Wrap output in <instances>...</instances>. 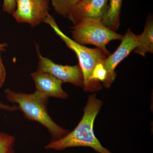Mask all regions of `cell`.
<instances>
[{
	"label": "cell",
	"mask_w": 153,
	"mask_h": 153,
	"mask_svg": "<svg viewBox=\"0 0 153 153\" xmlns=\"http://www.w3.org/2000/svg\"><path fill=\"white\" fill-rule=\"evenodd\" d=\"M103 104L96 94L89 95L82 119L76 128L60 139L51 140L45 146V149L60 151L68 148L86 147L98 153H112L102 145L94 131V121Z\"/></svg>",
	"instance_id": "obj_1"
},
{
	"label": "cell",
	"mask_w": 153,
	"mask_h": 153,
	"mask_svg": "<svg viewBox=\"0 0 153 153\" xmlns=\"http://www.w3.org/2000/svg\"><path fill=\"white\" fill-rule=\"evenodd\" d=\"M7 100L18 105L19 109L29 120L37 122L46 127L52 140L60 139L69 132L55 123L48 114L49 97L35 91L32 94L15 92L7 88L4 90Z\"/></svg>",
	"instance_id": "obj_2"
},
{
	"label": "cell",
	"mask_w": 153,
	"mask_h": 153,
	"mask_svg": "<svg viewBox=\"0 0 153 153\" xmlns=\"http://www.w3.org/2000/svg\"><path fill=\"white\" fill-rule=\"evenodd\" d=\"M44 22L49 25L66 46L76 54L83 74L82 88L84 92L92 93L101 90L102 88L101 84L93 80L92 73L96 66L101 63L107 56L98 48H88L78 44L69 38L60 30L55 19L49 14Z\"/></svg>",
	"instance_id": "obj_3"
},
{
	"label": "cell",
	"mask_w": 153,
	"mask_h": 153,
	"mask_svg": "<svg viewBox=\"0 0 153 153\" xmlns=\"http://www.w3.org/2000/svg\"><path fill=\"white\" fill-rule=\"evenodd\" d=\"M71 39L80 45H92L101 49L107 56L111 53L106 48L111 41L121 40L123 36L106 27L101 21L85 19L70 28Z\"/></svg>",
	"instance_id": "obj_4"
},
{
	"label": "cell",
	"mask_w": 153,
	"mask_h": 153,
	"mask_svg": "<svg viewBox=\"0 0 153 153\" xmlns=\"http://www.w3.org/2000/svg\"><path fill=\"white\" fill-rule=\"evenodd\" d=\"M36 50L38 59L37 71L52 74L63 83L68 82L77 87H83V74L79 65L64 66L57 64L49 58L43 57L37 44Z\"/></svg>",
	"instance_id": "obj_5"
},
{
	"label": "cell",
	"mask_w": 153,
	"mask_h": 153,
	"mask_svg": "<svg viewBox=\"0 0 153 153\" xmlns=\"http://www.w3.org/2000/svg\"><path fill=\"white\" fill-rule=\"evenodd\" d=\"M49 10V0H16L13 16L18 23L29 24L34 27L44 22Z\"/></svg>",
	"instance_id": "obj_6"
},
{
	"label": "cell",
	"mask_w": 153,
	"mask_h": 153,
	"mask_svg": "<svg viewBox=\"0 0 153 153\" xmlns=\"http://www.w3.org/2000/svg\"><path fill=\"white\" fill-rule=\"evenodd\" d=\"M120 45L112 54L102 61L107 72L106 79L102 83L105 88L111 87L117 76L115 68L118 64L128 57L136 47L137 35L128 28L121 40Z\"/></svg>",
	"instance_id": "obj_7"
},
{
	"label": "cell",
	"mask_w": 153,
	"mask_h": 153,
	"mask_svg": "<svg viewBox=\"0 0 153 153\" xmlns=\"http://www.w3.org/2000/svg\"><path fill=\"white\" fill-rule=\"evenodd\" d=\"M108 0H81L69 12L67 18L73 25L85 19L102 21L107 9Z\"/></svg>",
	"instance_id": "obj_8"
},
{
	"label": "cell",
	"mask_w": 153,
	"mask_h": 153,
	"mask_svg": "<svg viewBox=\"0 0 153 153\" xmlns=\"http://www.w3.org/2000/svg\"><path fill=\"white\" fill-rule=\"evenodd\" d=\"M35 82L36 92L48 97L66 99L68 95L63 90V82L47 72L36 71L31 74Z\"/></svg>",
	"instance_id": "obj_9"
},
{
	"label": "cell",
	"mask_w": 153,
	"mask_h": 153,
	"mask_svg": "<svg viewBox=\"0 0 153 153\" xmlns=\"http://www.w3.org/2000/svg\"><path fill=\"white\" fill-rule=\"evenodd\" d=\"M133 51L144 57L147 53H153V20L151 15L148 17L142 33L137 35L136 47Z\"/></svg>",
	"instance_id": "obj_10"
},
{
	"label": "cell",
	"mask_w": 153,
	"mask_h": 153,
	"mask_svg": "<svg viewBox=\"0 0 153 153\" xmlns=\"http://www.w3.org/2000/svg\"><path fill=\"white\" fill-rule=\"evenodd\" d=\"M123 0H108L107 9L102 22L114 32L120 25L121 11Z\"/></svg>",
	"instance_id": "obj_11"
},
{
	"label": "cell",
	"mask_w": 153,
	"mask_h": 153,
	"mask_svg": "<svg viewBox=\"0 0 153 153\" xmlns=\"http://www.w3.org/2000/svg\"><path fill=\"white\" fill-rule=\"evenodd\" d=\"M81 0H50L56 13L67 18L71 9Z\"/></svg>",
	"instance_id": "obj_12"
},
{
	"label": "cell",
	"mask_w": 153,
	"mask_h": 153,
	"mask_svg": "<svg viewBox=\"0 0 153 153\" xmlns=\"http://www.w3.org/2000/svg\"><path fill=\"white\" fill-rule=\"evenodd\" d=\"M15 142L16 138L13 136L0 132V153H15Z\"/></svg>",
	"instance_id": "obj_13"
},
{
	"label": "cell",
	"mask_w": 153,
	"mask_h": 153,
	"mask_svg": "<svg viewBox=\"0 0 153 153\" xmlns=\"http://www.w3.org/2000/svg\"><path fill=\"white\" fill-rule=\"evenodd\" d=\"M107 76V72L102 63H98L94 69L92 73V79L95 82L102 83L105 81Z\"/></svg>",
	"instance_id": "obj_14"
},
{
	"label": "cell",
	"mask_w": 153,
	"mask_h": 153,
	"mask_svg": "<svg viewBox=\"0 0 153 153\" xmlns=\"http://www.w3.org/2000/svg\"><path fill=\"white\" fill-rule=\"evenodd\" d=\"M16 7V0H4L3 1V10L5 13L13 15Z\"/></svg>",
	"instance_id": "obj_15"
},
{
	"label": "cell",
	"mask_w": 153,
	"mask_h": 153,
	"mask_svg": "<svg viewBox=\"0 0 153 153\" xmlns=\"http://www.w3.org/2000/svg\"><path fill=\"white\" fill-rule=\"evenodd\" d=\"M6 76V70L3 64L1 56V53L0 52V88L3 86L5 80Z\"/></svg>",
	"instance_id": "obj_16"
},
{
	"label": "cell",
	"mask_w": 153,
	"mask_h": 153,
	"mask_svg": "<svg viewBox=\"0 0 153 153\" xmlns=\"http://www.w3.org/2000/svg\"><path fill=\"white\" fill-rule=\"evenodd\" d=\"M0 109L8 111H14L19 109V107L16 105H13V106H10L0 102Z\"/></svg>",
	"instance_id": "obj_17"
},
{
	"label": "cell",
	"mask_w": 153,
	"mask_h": 153,
	"mask_svg": "<svg viewBox=\"0 0 153 153\" xmlns=\"http://www.w3.org/2000/svg\"><path fill=\"white\" fill-rule=\"evenodd\" d=\"M8 47V45L6 43L0 44V52H4L6 50V47Z\"/></svg>",
	"instance_id": "obj_18"
}]
</instances>
